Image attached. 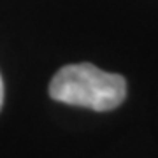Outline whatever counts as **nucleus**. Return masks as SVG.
<instances>
[{"label": "nucleus", "mask_w": 158, "mask_h": 158, "mask_svg": "<svg viewBox=\"0 0 158 158\" xmlns=\"http://www.w3.org/2000/svg\"><path fill=\"white\" fill-rule=\"evenodd\" d=\"M53 100L88 107L98 113L113 111L127 97V81L119 74L100 70L91 63H74L58 70L49 83Z\"/></svg>", "instance_id": "f257e3e1"}, {"label": "nucleus", "mask_w": 158, "mask_h": 158, "mask_svg": "<svg viewBox=\"0 0 158 158\" xmlns=\"http://www.w3.org/2000/svg\"><path fill=\"white\" fill-rule=\"evenodd\" d=\"M2 104H4V81L0 76V109H2Z\"/></svg>", "instance_id": "f03ea898"}]
</instances>
